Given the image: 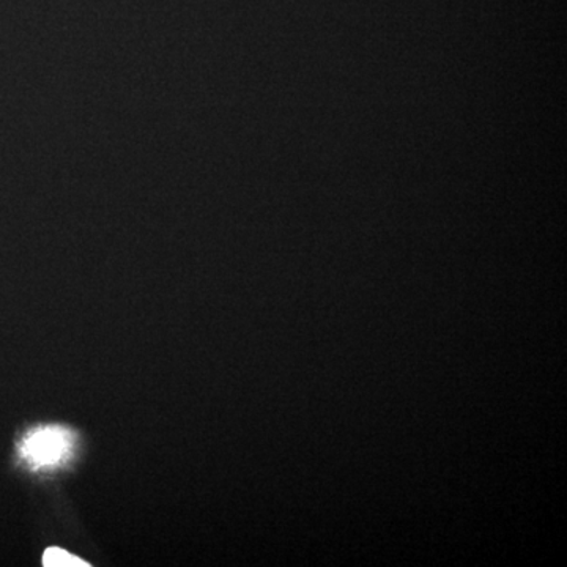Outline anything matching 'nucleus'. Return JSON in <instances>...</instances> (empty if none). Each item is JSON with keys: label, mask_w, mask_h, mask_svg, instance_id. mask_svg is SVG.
Masks as SVG:
<instances>
[{"label": "nucleus", "mask_w": 567, "mask_h": 567, "mask_svg": "<svg viewBox=\"0 0 567 567\" xmlns=\"http://www.w3.org/2000/svg\"><path fill=\"white\" fill-rule=\"evenodd\" d=\"M74 446V435L62 425H44L33 429L20 445L21 457L32 468L62 464L70 457Z\"/></svg>", "instance_id": "1"}, {"label": "nucleus", "mask_w": 567, "mask_h": 567, "mask_svg": "<svg viewBox=\"0 0 567 567\" xmlns=\"http://www.w3.org/2000/svg\"><path fill=\"white\" fill-rule=\"evenodd\" d=\"M44 567H89L84 559L74 557L66 550L59 547H50L43 555Z\"/></svg>", "instance_id": "2"}]
</instances>
